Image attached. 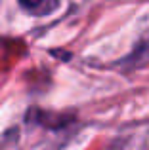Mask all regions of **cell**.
<instances>
[{
    "label": "cell",
    "instance_id": "1",
    "mask_svg": "<svg viewBox=\"0 0 149 150\" xmlns=\"http://www.w3.org/2000/svg\"><path fill=\"white\" fill-rule=\"evenodd\" d=\"M21 2V6H25V8H31V10H34V8H38L44 0H19Z\"/></svg>",
    "mask_w": 149,
    "mask_h": 150
}]
</instances>
